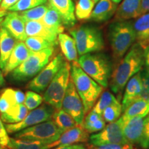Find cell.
Here are the masks:
<instances>
[{
  "label": "cell",
  "instance_id": "27",
  "mask_svg": "<svg viewBox=\"0 0 149 149\" xmlns=\"http://www.w3.org/2000/svg\"><path fill=\"white\" fill-rule=\"evenodd\" d=\"M149 114V102L144 100L138 99L134 101L122 115V118L129 119L135 117H146Z\"/></svg>",
  "mask_w": 149,
  "mask_h": 149
},
{
  "label": "cell",
  "instance_id": "4",
  "mask_svg": "<svg viewBox=\"0 0 149 149\" xmlns=\"http://www.w3.org/2000/svg\"><path fill=\"white\" fill-rule=\"evenodd\" d=\"M109 39L113 57L122 59L136 40L133 24L126 20L112 24L109 30Z\"/></svg>",
  "mask_w": 149,
  "mask_h": 149
},
{
  "label": "cell",
  "instance_id": "31",
  "mask_svg": "<svg viewBox=\"0 0 149 149\" xmlns=\"http://www.w3.org/2000/svg\"><path fill=\"white\" fill-rule=\"evenodd\" d=\"M93 0H78L74 7L75 17L79 20H86L91 18L94 8Z\"/></svg>",
  "mask_w": 149,
  "mask_h": 149
},
{
  "label": "cell",
  "instance_id": "20",
  "mask_svg": "<svg viewBox=\"0 0 149 149\" xmlns=\"http://www.w3.org/2000/svg\"><path fill=\"white\" fill-rule=\"evenodd\" d=\"M17 40L6 29H0V68L3 70L17 44Z\"/></svg>",
  "mask_w": 149,
  "mask_h": 149
},
{
  "label": "cell",
  "instance_id": "22",
  "mask_svg": "<svg viewBox=\"0 0 149 149\" xmlns=\"http://www.w3.org/2000/svg\"><path fill=\"white\" fill-rule=\"evenodd\" d=\"M141 0H122L117 9L116 18L118 20H128L141 15Z\"/></svg>",
  "mask_w": 149,
  "mask_h": 149
},
{
  "label": "cell",
  "instance_id": "24",
  "mask_svg": "<svg viewBox=\"0 0 149 149\" xmlns=\"http://www.w3.org/2000/svg\"><path fill=\"white\" fill-rule=\"evenodd\" d=\"M57 40L65 59L71 62L77 61L78 52L73 37L62 33L58 35Z\"/></svg>",
  "mask_w": 149,
  "mask_h": 149
},
{
  "label": "cell",
  "instance_id": "49",
  "mask_svg": "<svg viewBox=\"0 0 149 149\" xmlns=\"http://www.w3.org/2000/svg\"><path fill=\"white\" fill-rule=\"evenodd\" d=\"M6 14H7V13L3 12V11L0 10V24H1V22H2L3 19V17H5Z\"/></svg>",
  "mask_w": 149,
  "mask_h": 149
},
{
  "label": "cell",
  "instance_id": "2",
  "mask_svg": "<svg viewBox=\"0 0 149 149\" xmlns=\"http://www.w3.org/2000/svg\"><path fill=\"white\" fill-rule=\"evenodd\" d=\"M70 79L82 100L85 113H88L101 95L104 88L84 71L77 61L70 64Z\"/></svg>",
  "mask_w": 149,
  "mask_h": 149
},
{
  "label": "cell",
  "instance_id": "23",
  "mask_svg": "<svg viewBox=\"0 0 149 149\" xmlns=\"http://www.w3.org/2000/svg\"><path fill=\"white\" fill-rule=\"evenodd\" d=\"M133 24L136 40L144 49L149 44V13L141 15Z\"/></svg>",
  "mask_w": 149,
  "mask_h": 149
},
{
  "label": "cell",
  "instance_id": "45",
  "mask_svg": "<svg viewBox=\"0 0 149 149\" xmlns=\"http://www.w3.org/2000/svg\"><path fill=\"white\" fill-rule=\"evenodd\" d=\"M54 149H88V147L82 144H75L71 145H67V146H61L55 147Z\"/></svg>",
  "mask_w": 149,
  "mask_h": 149
},
{
  "label": "cell",
  "instance_id": "32",
  "mask_svg": "<svg viewBox=\"0 0 149 149\" xmlns=\"http://www.w3.org/2000/svg\"><path fill=\"white\" fill-rule=\"evenodd\" d=\"M24 42L27 47L33 52L40 51L46 48L56 46L52 42L40 37H27Z\"/></svg>",
  "mask_w": 149,
  "mask_h": 149
},
{
  "label": "cell",
  "instance_id": "8",
  "mask_svg": "<svg viewBox=\"0 0 149 149\" xmlns=\"http://www.w3.org/2000/svg\"><path fill=\"white\" fill-rule=\"evenodd\" d=\"M64 133L52 120L40 123L13 134V137L24 140L40 141L49 144L57 141Z\"/></svg>",
  "mask_w": 149,
  "mask_h": 149
},
{
  "label": "cell",
  "instance_id": "48",
  "mask_svg": "<svg viewBox=\"0 0 149 149\" xmlns=\"http://www.w3.org/2000/svg\"><path fill=\"white\" fill-rule=\"evenodd\" d=\"M5 84V81H4V78H3V74L2 72H1L0 70V87L3 86Z\"/></svg>",
  "mask_w": 149,
  "mask_h": 149
},
{
  "label": "cell",
  "instance_id": "29",
  "mask_svg": "<svg viewBox=\"0 0 149 149\" xmlns=\"http://www.w3.org/2000/svg\"><path fill=\"white\" fill-rule=\"evenodd\" d=\"M51 120L64 132L77 125L75 120L62 109L55 110Z\"/></svg>",
  "mask_w": 149,
  "mask_h": 149
},
{
  "label": "cell",
  "instance_id": "51",
  "mask_svg": "<svg viewBox=\"0 0 149 149\" xmlns=\"http://www.w3.org/2000/svg\"><path fill=\"white\" fill-rule=\"evenodd\" d=\"M111 1H113V2H114L115 3H116V4H117V3H120L121 1H122V0H111Z\"/></svg>",
  "mask_w": 149,
  "mask_h": 149
},
{
  "label": "cell",
  "instance_id": "15",
  "mask_svg": "<svg viewBox=\"0 0 149 149\" xmlns=\"http://www.w3.org/2000/svg\"><path fill=\"white\" fill-rule=\"evenodd\" d=\"M8 32L18 41L24 42L27 38L25 31V22L20 15L19 13L11 11L6 15L1 24Z\"/></svg>",
  "mask_w": 149,
  "mask_h": 149
},
{
  "label": "cell",
  "instance_id": "36",
  "mask_svg": "<svg viewBox=\"0 0 149 149\" xmlns=\"http://www.w3.org/2000/svg\"><path fill=\"white\" fill-rule=\"evenodd\" d=\"M1 95L8 100L11 106L24 104L25 100V93L18 89L7 88L1 92Z\"/></svg>",
  "mask_w": 149,
  "mask_h": 149
},
{
  "label": "cell",
  "instance_id": "16",
  "mask_svg": "<svg viewBox=\"0 0 149 149\" xmlns=\"http://www.w3.org/2000/svg\"><path fill=\"white\" fill-rule=\"evenodd\" d=\"M31 52L32 51L26 45L25 42L22 41L17 42L5 68L2 70L3 75H8L13 70L21 65L28 58Z\"/></svg>",
  "mask_w": 149,
  "mask_h": 149
},
{
  "label": "cell",
  "instance_id": "11",
  "mask_svg": "<svg viewBox=\"0 0 149 149\" xmlns=\"http://www.w3.org/2000/svg\"><path fill=\"white\" fill-rule=\"evenodd\" d=\"M89 142L93 146H101L109 144H127L128 141L123 134L119 119L109 123L100 131L89 137Z\"/></svg>",
  "mask_w": 149,
  "mask_h": 149
},
{
  "label": "cell",
  "instance_id": "28",
  "mask_svg": "<svg viewBox=\"0 0 149 149\" xmlns=\"http://www.w3.org/2000/svg\"><path fill=\"white\" fill-rule=\"evenodd\" d=\"M81 125L88 133H94L104 129L106 126V122L102 115L91 111L84 117Z\"/></svg>",
  "mask_w": 149,
  "mask_h": 149
},
{
  "label": "cell",
  "instance_id": "41",
  "mask_svg": "<svg viewBox=\"0 0 149 149\" xmlns=\"http://www.w3.org/2000/svg\"><path fill=\"white\" fill-rule=\"evenodd\" d=\"M140 146L144 149H149V114L144 118V126Z\"/></svg>",
  "mask_w": 149,
  "mask_h": 149
},
{
  "label": "cell",
  "instance_id": "3",
  "mask_svg": "<svg viewBox=\"0 0 149 149\" xmlns=\"http://www.w3.org/2000/svg\"><path fill=\"white\" fill-rule=\"evenodd\" d=\"M77 63L88 76L107 88L112 74V63L104 54L87 53L81 55Z\"/></svg>",
  "mask_w": 149,
  "mask_h": 149
},
{
  "label": "cell",
  "instance_id": "33",
  "mask_svg": "<svg viewBox=\"0 0 149 149\" xmlns=\"http://www.w3.org/2000/svg\"><path fill=\"white\" fill-rule=\"evenodd\" d=\"M47 10L48 4H43L29 9V10L22 11L19 13V14L25 22L29 21H37V20H41L44 17L46 13L47 12Z\"/></svg>",
  "mask_w": 149,
  "mask_h": 149
},
{
  "label": "cell",
  "instance_id": "52",
  "mask_svg": "<svg viewBox=\"0 0 149 149\" xmlns=\"http://www.w3.org/2000/svg\"><path fill=\"white\" fill-rule=\"evenodd\" d=\"M93 1H94L95 3H97V1H99V0H93Z\"/></svg>",
  "mask_w": 149,
  "mask_h": 149
},
{
  "label": "cell",
  "instance_id": "13",
  "mask_svg": "<svg viewBox=\"0 0 149 149\" xmlns=\"http://www.w3.org/2000/svg\"><path fill=\"white\" fill-rule=\"evenodd\" d=\"M145 117H135L129 119L119 118L123 134L128 143L139 144L143 135Z\"/></svg>",
  "mask_w": 149,
  "mask_h": 149
},
{
  "label": "cell",
  "instance_id": "43",
  "mask_svg": "<svg viewBox=\"0 0 149 149\" xmlns=\"http://www.w3.org/2000/svg\"><path fill=\"white\" fill-rule=\"evenodd\" d=\"M19 0H1L0 3V10L7 13L8 9L18 2Z\"/></svg>",
  "mask_w": 149,
  "mask_h": 149
},
{
  "label": "cell",
  "instance_id": "37",
  "mask_svg": "<svg viewBox=\"0 0 149 149\" xmlns=\"http://www.w3.org/2000/svg\"><path fill=\"white\" fill-rule=\"evenodd\" d=\"M47 1L48 0H19L18 2L9 8L8 11L22 12L38 6L45 4Z\"/></svg>",
  "mask_w": 149,
  "mask_h": 149
},
{
  "label": "cell",
  "instance_id": "6",
  "mask_svg": "<svg viewBox=\"0 0 149 149\" xmlns=\"http://www.w3.org/2000/svg\"><path fill=\"white\" fill-rule=\"evenodd\" d=\"M70 33L75 41L78 55L80 56L104 49L103 36L97 28L90 25H82L70 30Z\"/></svg>",
  "mask_w": 149,
  "mask_h": 149
},
{
  "label": "cell",
  "instance_id": "35",
  "mask_svg": "<svg viewBox=\"0 0 149 149\" xmlns=\"http://www.w3.org/2000/svg\"><path fill=\"white\" fill-rule=\"evenodd\" d=\"M122 104L120 101L117 100L104 110L102 115L106 122L111 123L118 120L122 115Z\"/></svg>",
  "mask_w": 149,
  "mask_h": 149
},
{
  "label": "cell",
  "instance_id": "10",
  "mask_svg": "<svg viewBox=\"0 0 149 149\" xmlns=\"http://www.w3.org/2000/svg\"><path fill=\"white\" fill-rule=\"evenodd\" d=\"M55 109L47 104H44L37 109L30 111L23 120L14 124H5V128L8 134H13L36 125L40 123L51 120Z\"/></svg>",
  "mask_w": 149,
  "mask_h": 149
},
{
  "label": "cell",
  "instance_id": "47",
  "mask_svg": "<svg viewBox=\"0 0 149 149\" xmlns=\"http://www.w3.org/2000/svg\"><path fill=\"white\" fill-rule=\"evenodd\" d=\"M149 13V0H141V15Z\"/></svg>",
  "mask_w": 149,
  "mask_h": 149
},
{
  "label": "cell",
  "instance_id": "25",
  "mask_svg": "<svg viewBox=\"0 0 149 149\" xmlns=\"http://www.w3.org/2000/svg\"><path fill=\"white\" fill-rule=\"evenodd\" d=\"M50 31L58 35L64 32V25L58 13L48 3V10L40 20Z\"/></svg>",
  "mask_w": 149,
  "mask_h": 149
},
{
  "label": "cell",
  "instance_id": "18",
  "mask_svg": "<svg viewBox=\"0 0 149 149\" xmlns=\"http://www.w3.org/2000/svg\"><path fill=\"white\" fill-rule=\"evenodd\" d=\"M142 89L141 72H137L126 84L122 100V111L124 112L134 101L138 99Z\"/></svg>",
  "mask_w": 149,
  "mask_h": 149
},
{
  "label": "cell",
  "instance_id": "26",
  "mask_svg": "<svg viewBox=\"0 0 149 149\" xmlns=\"http://www.w3.org/2000/svg\"><path fill=\"white\" fill-rule=\"evenodd\" d=\"M29 113V110L24 104L12 106L6 111L0 113L1 120L5 124H14L23 120Z\"/></svg>",
  "mask_w": 149,
  "mask_h": 149
},
{
  "label": "cell",
  "instance_id": "9",
  "mask_svg": "<svg viewBox=\"0 0 149 149\" xmlns=\"http://www.w3.org/2000/svg\"><path fill=\"white\" fill-rule=\"evenodd\" d=\"M65 57L58 54L44 67L38 74L29 81L26 88L38 93H44L48 85L64 65Z\"/></svg>",
  "mask_w": 149,
  "mask_h": 149
},
{
  "label": "cell",
  "instance_id": "44",
  "mask_svg": "<svg viewBox=\"0 0 149 149\" xmlns=\"http://www.w3.org/2000/svg\"><path fill=\"white\" fill-rule=\"evenodd\" d=\"M12 106L4 97L0 95V113H4Z\"/></svg>",
  "mask_w": 149,
  "mask_h": 149
},
{
  "label": "cell",
  "instance_id": "21",
  "mask_svg": "<svg viewBox=\"0 0 149 149\" xmlns=\"http://www.w3.org/2000/svg\"><path fill=\"white\" fill-rule=\"evenodd\" d=\"M116 9L117 4L111 0H99L93 9L91 19L97 22L107 21L115 13Z\"/></svg>",
  "mask_w": 149,
  "mask_h": 149
},
{
  "label": "cell",
  "instance_id": "14",
  "mask_svg": "<svg viewBox=\"0 0 149 149\" xmlns=\"http://www.w3.org/2000/svg\"><path fill=\"white\" fill-rule=\"evenodd\" d=\"M88 139L89 133L82 125L77 124L74 127L64 131L57 141L48 144V149H51L57 146L80 144L86 142Z\"/></svg>",
  "mask_w": 149,
  "mask_h": 149
},
{
  "label": "cell",
  "instance_id": "17",
  "mask_svg": "<svg viewBox=\"0 0 149 149\" xmlns=\"http://www.w3.org/2000/svg\"><path fill=\"white\" fill-rule=\"evenodd\" d=\"M48 3L59 14L64 26L72 27L75 24L74 6L72 0H48Z\"/></svg>",
  "mask_w": 149,
  "mask_h": 149
},
{
  "label": "cell",
  "instance_id": "46",
  "mask_svg": "<svg viewBox=\"0 0 149 149\" xmlns=\"http://www.w3.org/2000/svg\"><path fill=\"white\" fill-rule=\"evenodd\" d=\"M144 61L146 69L149 70V44L144 49Z\"/></svg>",
  "mask_w": 149,
  "mask_h": 149
},
{
  "label": "cell",
  "instance_id": "5",
  "mask_svg": "<svg viewBox=\"0 0 149 149\" xmlns=\"http://www.w3.org/2000/svg\"><path fill=\"white\" fill-rule=\"evenodd\" d=\"M54 48L31 52L28 58L10 72L11 80L15 82H25L35 77L49 63L53 55Z\"/></svg>",
  "mask_w": 149,
  "mask_h": 149
},
{
  "label": "cell",
  "instance_id": "7",
  "mask_svg": "<svg viewBox=\"0 0 149 149\" xmlns=\"http://www.w3.org/2000/svg\"><path fill=\"white\" fill-rule=\"evenodd\" d=\"M70 79V64L65 61L64 65L55 76L44 91V103L51 106L55 110L61 109L63 99L66 92Z\"/></svg>",
  "mask_w": 149,
  "mask_h": 149
},
{
  "label": "cell",
  "instance_id": "50",
  "mask_svg": "<svg viewBox=\"0 0 149 149\" xmlns=\"http://www.w3.org/2000/svg\"><path fill=\"white\" fill-rule=\"evenodd\" d=\"M0 149H10V148H8V146H3L0 144Z\"/></svg>",
  "mask_w": 149,
  "mask_h": 149
},
{
  "label": "cell",
  "instance_id": "12",
  "mask_svg": "<svg viewBox=\"0 0 149 149\" xmlns=\"http://www.w3.org/2000/svg\"><path fill=\"white\" fill-rule=\"evenodd\" d=\"M61 109L68 113L77 124H82L86 114L84 107L71 79H70L63 99Z\"/></svg>",
  "mask_w": 149,
  "mask_h": 149
},
{
  "label": "cell",
  "instance_id": "34",
  "mask_svg": "<svg viewBox=\"0 0 149 149\" xmlns=\"http://www.w3.org/2000/svg\"><path fill=\"white\" fill-rule=\"evenodd\" d=\"M117 99L115 97L110 93L109 91H104L101 94L100 99L95 104L94 107H93L92 111L97 113L99 115H102L104 110L112 104L117 101Z\"/></svg>",
  "mask_w": 149,
  "mask_h": 149
},
{
  "label": "cell",
  "instance_id": "19",
  "mask_svg": "<svg viewBox=\"0 0 149 149\" xmlns=\"http://www.w3.org/2000/svg\"><path fill=\"white\" fill-rule=\"evenodd\" d=\"M25 31L27 37H42L56 46L58 44V35L50 31L40 20L25 22Z\"/></svg>",
  "mask_w": 149,
  "mask_h": 149
},
{
  "label": "cell",
  "instance_id": "39",
  "mask_svg": "<svg viewBox=\"0 0 149 149\" xmlns=\"http://www.w3.org/2000/svg\"><path fill=\"white\" fill-rule=\"evenodd\" d=\"M141 77L142 89L138 99L144 100L149 102V70L146 68L143 70L141 72Z\"/></svg>",
  "mask_w": 149,
  "mask_h": 149
},
{
  "label": "cell",
  "instance_id": "42",
  "mask_svg": "<svg viewBox=\"0 0 149 149\" xmlns=\"http://www.w3.org/2000/svg\"><path fill=\"white\" fill-rule=\"evenodd\" d=\"M10 137L8 136V133L5 128V125H3V122L1 120L0 117V144L3 146H8Z\"/></svg>",
  "mask_w": 149,
  "mask_h": 149
},
{
  "label": "cell",
  "instance_id": "40",
  "mask_svg": "<svg viewBox=\"0 0 149 149\" xmlns=\"http://www.w3.org/2000/svg\"><path fill=\"white\" fill-rule=\"evenodd\" d=\"M88 149H137L133 144H109L101 146H93L88 147Z\"/></svg>",
  "mask_w": 149,
  "mask_h": 149
},
{
  "label": "cell",
  "instance_id": "30",
  "mask_svg": "<svg viewBox=\"0 0 149 149\" xmlns=\"http://www.w3.org/2000/svg\"><path fill=\"white\" fill-rule=\"evenodd\" d=\"M8 147L10 149H48V144L40 141L24 140L13 137H10Z\"/></svg>",
  "mask_w": 149,
  "mask_h": 149
},
{
  "label": "cell",
  "instance_id": "1",
  "mask_svg": "<svg viewBox=\"0 0 149 149\" xmlns=\"http://www.w3.org/2000/svg\"><path fill=\"white\" fill-rule=\"evenodd\" d=\"M144 64V48L137 43L130 47L127 54L112 72L110 88L119 98L128 81L137 72H140Z\"/></svg>",
  "mask_w": 149,
  "mask_h": 149
},
{
  "label": "cell",
  "instance_id": "38",
  "mask_svg": "<svg viewBox=\"0 0 149 149\" xmlns=\"http://www.w3.org/2000/svg\"><path fill=\"white\" fill-rule=\"evenodd\" d=\"M44 99L38 93L33 91H28L25 93V100L24 104L29 111H32L42 105Z\"/></svg>",
  "mask_w": 149,
  "mask_h": 149
},
{
  "label": "cell",
  "instance_id": "53",
  "mask_svg": "<svg viewBox=\"0 0 149 149\" xmlns=\"http://www.w3.org/2000/svg\"><path fill=\"white\" fill-rule=\"evenodd\" d=\"M1 0H0V3H1Z\"/></svg>",
  "mask_w": 149,
  "mask_h": 149
}]
</instances>
